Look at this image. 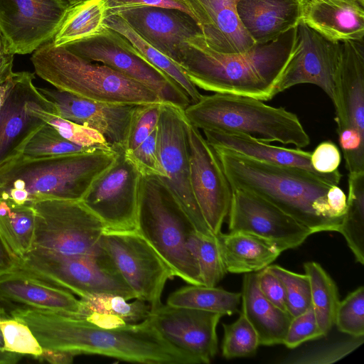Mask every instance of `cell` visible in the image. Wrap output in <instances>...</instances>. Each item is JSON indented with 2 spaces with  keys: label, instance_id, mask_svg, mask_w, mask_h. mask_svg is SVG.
Listing matches in <instances>:
<instances>
[{
  "label": "cell",
  "instance_id": "obj_22",
  "mask_svg": "<svg viewBox=\"0 0 364 364\" xmlns=\"http://www.w3.org/2000/svg\"><path fill=\"white\" fill-rule=\"evenodd\" d=\"M337 134L364 136V40L341 42L333 102Z\"/></svg>",
  "mask_w": 364,
  "mask_h": 364
},
{
  "label": "cell",
  "instance_id": "obj_35",
  "mask_svg": "<svg viewBox=\"0 0 364 364\" xmlns=\"http://www.w3.org/2000/svg\"><path fill=\"white\" fill-rule=\"evenodd\" d=\"M304 269L310 282L311 306L317 323L326 336L334 325L340 302L338 287L320 264L306 262Z\"/></svg>",
  "mask_w": 364,
  "mask_h": 364
},
{
  "label": "cell",
  "instance_id": "obj_45",
  "mask_svg": "<svg viewBox=\"0 0 364 364\" xmlns=\"http://www.w3.org/2000/svg\"><path fill=\"white\" fill-rule=\"evenodd\" d=\"M125 154L134 163L142 176H158L161 178L166 176L159 158L157 128L139 147L132 152L127 153L125 151Z\"/></svg>",
  "mask_w": 364,
  "mask_h": 364
},
{
  "label": "cell",
  "instance_id": "obj_17",
  "mask_svg": "<svg viewBox=\"0 0 364 364\" xmlns=\"http://www.w3.org/2000/svg\"><path fill=\"white\" fill-rule=\"evenodd\" d=\"M230 232H244L276 244L282 252L301 245L313 232L277 206L252 192L232 188Z\"/></svg>",
  "mask_w": 364,
  "mask_h": 364
},
{
  "label": "cell",
  "instance_id": "obj_6",
  "mask_svg": "<svg viewBox=\"0 0 364 364\" xmlns=\"http://www.w3.org/2000/svg\"><path fill=\"white\" fill-rule=\"evenodd\" d=\"M183 114L190 124L203 131L237 132L299 149L310 144L296 114L252 97L225 93L202 95L187 106Z\"/></svg>",
  "mask_w": 364,
  "mask_h": 364
},
{
  "label": "cell",
  "instance_id": "obj_56",
  "mask_svg": "<svg viewBox=\"0 0 364 364\" xmlns=\"http://www.w3.org/2000/svg\"><path fill=\"white\" fill-rule=\"evenodd\" d=\"M13 73L9 78L6 79L0 77V109L5 100L7 92L11 86Z\"/></svg>",
  "mask_w": 364,
  "mask_h": 364
},
{
  "label": "cell",
  "instance_id": "obj_19",
  "mask_svg": "<svg viewBox=\"0 0 364 364\" xmlns=\"http://www.w3.org/2000/svg\"><path fill=\"white\" fill-rule=\"evenodd\" d=\"M218 313L161 304L151 309L148 319L177 348L209 363L218 352Z\"/></svg>",
  "mask_w": 364,
  "mask_h": 364
},
{
  "label": "cell",
  "instance_id": "obj_3",
  "mask_svg": "<svg viewBox=\"0 0 364 364\" xmlns=\"http://www.w3.org/2000/svg\"><path fill=\"white\" fill-rule=\"evenodd\" d=\"M232 188L242 189L271 202L312 232L338 231L342 219L330 215L329 180L306 170L260 161L234 151L213 146Z\"/></svg>",
  "mask_w": 364,
  "mask_h": 364
},
{
  "label": "cell",
  "instance_id": "obj_48",
  "mask_svg": "<svg viewBox=\"0 0 364 364\" xmlns=\"http://www.w3.org/2000/svg\"><path fill=\"white\" fill-rule=\"evenodd\" d=\"M311 164L320 173H332L338 171L341 162V155L337 145L328 140L320 143L311 154Z\"/></svg>",
  "mask_w": 364,
  "mask_h": 364
},
{
  "label": "cell",
  "instance_id": "obj_26",
  "mask_svg": "<svg viewBox=\"0 0 364 364\" xmlns=\"http://www.w3.org/2000/svg\"><path fill=\"white\" fill-rule=\"evenodd\" d=\"M203 133L212 146L223 147L266 163L302 168L329 180L334 185H338L342 177L338 171L326 174L316 171L311 164V151L270 145L237 132L205 130Z\"/></svg>",
  "mask_w": 364,
  "mask_h": 364
},
{
  "label": "cell",
  "instance_id": "obj_25",
  "mask_svg": "<svg viewBox=\"0 0 364 364\" xmlns=\"http://www.w3.org/2000/svg\"><path fill=\"white\" fill-rule=\"evenodd\" d=\"M301 21L333 42L364 37V0H306Z\"/></svg>",
  "mask_w": 364,
  "mask_h": 364
},
{
  "label": "cell",
  "instance_id": "obj_37",
  "mask_svg": "<svg viewBox=\"0 0 364 364\" xmlns=\"http://www.w3.org/2000/svg\"><path fill=\"white\" fill-rule=\"evenodd\" d=\"M187 246L197 262L203 285L216 287L227 273L216 236L195 231L189 237Z\"/></svg>",
  "mask_w": 364,
  "mask_h": 364
},
{
  "label": "cell",
  "instance_id": "obj_46",
  "mask_svg": "<svg viewBox=\"0 0 364 364\" xmlns=\"http://www.w3.org/2000/svg\"><path fill=\"white\" fill-rule=\"evenodd\" d=\"M324 336L311 306L304 313L293 317L283 343L288 348H295L304 342Z\"/></svg>",
  "mask_w": 364,
  "mask_h": 364
},
{
  "label": "cell",
  "instance_id": "obj_60",
  "mask_svg": "<svg viewBox=\"0 0 364 364\" xmlns=\"http://www.w3.org/2000/svg\"><path fill=\"white\" fill-rule=\"evenodd\" d=\"M67 2H68L70 5L75 4L76 3H78L82 0H65Z\"/></svg>",
  "mask_w": 364,
  "mask_h": 364
},
{
  "label": "cell",
  "instance_id": "obj_28",
  "mask_svg": "<svg viewBox=\"0 0 364 364\" xmlns=\"http://www.w3.org/2000/svg\"><path fill=\"white\" fill-rule=\"evenodd\" d=\"M241 302V312L257 332L259 345L283 343L292 316L263 296L256 272L246 273L243 277Z\"/></svg>",
  "mask_w": 364,
  "mask_h": 364
},
{
  "label": "cell",
  "instance_id": "obj_24",
  "mask_svg": "<svg viewBox=\"0 0 364 364\" xmlns=\"http://www.w3.org/2000/svg\"><path fill=\"white\" fill-rule=\"evenodd\" d=\"M306 0H238L236 11L255 43L274 41L301 21Z\"/></svg>",
  "mask_w": 364,
  "mask_h": 364
},
{
  "label": "cell",
  "instance_id": "obj_43",
  "mask_svg": "<svg viewBox=\"0 0 364 364\" xmlns=\"http://www.w3.org/2000/svg\"><path fill=\"white\" fill-rule=\"evenodd\" d=\"M4 341V350L21 355H30L38 359L43 348L30 328L14 318L0 321Z\"/></svg>",
  "mask_w": 364,
  "mask_h": 364
},
{
  "label": "cell",
  "instance_id": "obj_57",
  "mask_svg": "<svg viewBox=\"0 0 364 364\" xmlns=\"http://www.w3.org/2000/svg\"><path fill=\"white\" fill-rule=\"evenodd\" d=\"M18 306H17L15 303L9 301L0 294V308H4L11 312V311Z\"/></svg>",
  "mask_w": 364,
  "mask_h": 364
},
{
  "label": "cell",
  "instance_id": "obj_55",
  "mask_svg": "<svg viewBox=\"0 0 364 364\" xmlns=\"http://www.w3.org/2000/svg\"><path fill=\"white\" fill-rule=\"evenodd\" d=\"M23 355L7 350H0V364H13L17 363Z\"/></svg>",
  "mask_w": 364,
  "mask_h": 364
},
{
  "label": "cell",
  "instance_id": "obj_33",
  "mask_svg": "<svg viewBox=\"0 0 364 364\" xmlns=\"http://www.w3.org/2000/svg\"><path fill=\"white\" fill-rule=\"evenodd\" d=\"M241 293L231 292L216 287L189 284L172 292L166 304L173 306L197 309L222 316L238 311Z\"/></svg>",
  "mask_w": 364,
  "mask_h": 364
},
{
  "label": "cell",
  "instance_id": "obj_5",
  "mask_svg": "<svg viewBox=\"0 0 364 364\" xmlns=\"http://www.w3.org/2000/svg\"><path fill=\"white\" fill-rule=\"evenodd\" d=\"M36 73L57 90L100 102L146 105L163 102L149 87L97 62L81 58L52 41L31 58Z\"/></svg>",
  "mask_w": 364,
  "mask_h": 364
},
{
  "label": "cell",
  "instance_id": "obj_32",
  "mask_svg": "<svg viewBox=\"0 0 364 364\" xmlns=\"http://www.w3.org/2000/svg\"><path fill=\"white\" fill-rule=\"evenodd\" d=\"M35 222L32 205L0 198V233L20 261L33 249Z\"/></svg>",
  "mask_w": 364,
  "mask_h": 364
},
{
  "label": "cell",
  "instance_id": "obj_10",
  "mask_svg": "<svg viewBox=\"0 0 364 364\" xmlns=\"http://www.w3.org/2000/svg\"><path fill=\"white\" fill-rule=\"evenodd\" d=\"M63 46L81 58L104 64L149 87L163 102L183 109L191 103L173 80L145 60L126 38L105 25L97 34Z\"/></svg>",
  "mask_w": 364,
  "mask_h": 364
},
{
  "label": "cell",
  "instance_id": "obj_61",
  "mask_svg": "<svg viewBox=\"0 0 364 364\" xmlns=\"http://www.w3.org/2000/svg\"><path fill=\"white\" fill-rule=\"evenodd\" d=\"M233 1H236V2H237L238 0H233Z\"/></svg>",
  "mask_w": 364,
  "mask_h": 364
},
{
  "label": "cell",
  "instance_id": "obj_13",
  "mask_svg": "<svg viewBox=\"0 0 364 364\" xmlns=\"http://www.w3.org/2000/svg\"><path fill=\"white\" fill-rule=\"evenodd\" d=\"M112 148L116 151L114 162L95 178L82 202L107 230H134L142 176L124 147Z\"/></svg>",
  "mask_w": 364,
  "mask_h": 364
},
{
  "label": "cell",
  "instance_id": "obj_2",
  "mask_svg": "<svg viewBox=\"0 0 364 364\" xmlns=\"http://www.w3.org/2000/svg\"><path fill=\"white\" fill-rule=\"evenodd\" d=\"M296 31L297 27L237 53L213 50L203 36H195L184 43L176 64L194 85L205 91L269 100L294 55Z\"/></svg>",
  "mask_w": 364,
  "mask_h": 364
},
{
  "label": "cell",
  "instance_id": "obj_42",
  "mask_svg": "<svg viewBox=\"0 0 364 364\" xmlns=\"http://www.w3.org/2000/svg\"><path fill=\"white\" fill-rule=\"evenodd\" d=\"M334 324L353 338L364 337V287L350 292L337 307Z\"/></svg>",
  "mask_w": 364,
  "mask_h": 364
},
{
  "label": "cell",
  "instance_id": "obj_54",
  "mask_svg": "<svg viewBox=\"0 0 364 364\" xmlns=\"http://www.w3.org/2000/svg\"><path fill=\"white\" fill-rule=\"evenodd\" d=\"M14 55L9 52L0 36V77L8 78L14 73L12 70Z\"/></svg>",
  "mask_w": 364,
  "mask_h": 364
},
{
  "label": "cell",
  "instance_id": "obj_27",
  "mask_svg": "<svg viewBox=\"0 0 364 364\" xmlns=\"http://www.w3.org/2000/svg\"><path fill=\"white\" fill-rule=\"evenodd\" d=\"M0 294L21 306L81 316L80 301L70 291L18 271L0 277Z\"/></svg>",
  "mask_w": 364,
  "mask_h": 364
},
{
  "label": "cell",
  "instance_id": "obj_16",
  "mask_svg": "<svg viewBox=\"0 0 364 364\" xmlns=\"http://www.w3.org/2000/svg\"><path fill=\"white\" fill-rule=\"evenodd\" d=\"M186 131L192 191L205 221L216 235L228 216L232 188L215 151L200 129L188 122Z\"/></svg>",
  "mask_w": 364,
  "mask_h": 364
},
{
  "label": "cell",
  "instance_id": "obj_30",
  "mask_svg": "<svg viewBox=\"0 0 364 364\" xmlns=\"http://www.w3.org/2000/svg\"><path fill=\"white\" fill-rule=\"evenodd\" d=\"M105 25L126 38L145 60L173 80L186 92L191 103L202 97L197 87L178 64L141 38L121 16L107 15Z\"/></svg>",
  "mask_w": 364,
  "mask_h": 364
},
{
  "label": "cell",
  "instance_id": "obj_58",
  "mask_svg": "<svg viewBox=\"0 0 364 364\" xmlns=\"http://www.w3.org/2000/svg\"><path fill=\"white\" fill-rule=\"evenodd\" d=\"M13 318L11 312L4 308H0V321Z\"/></svg>",
  "mask_w": 364,
  "mask_h": 364
},
{
  "label": "cell",
  "instance_id": "obj_51",
  "mask_svg": "<svg viewBox=\"0 0 364 364\" xmlns=\"http://www.w3.org/2000/svg\"><path fill=\"white\" fill-rule=\"evenodd\" d=\"M326 200L332 218L342 219L347 208V198L338 185H332L327 191Z\"/></svg>",
  "mask_w": 364,
  "mask_h": 364
},
{
  "label": "cell",
  "instance_id": "obj_59",
  "mask_svg": "<svg viewBox=\"0 0 364 364\" xmlns=\"http://www.w3.org/2000/svg\"><path fill=\"white\" fill-rule=\"evenodd\" d=\"M0 350H4V337H3V334H2V332L1 331V328H0Z\"/></svg>",
  "mask_w": 364,
  "mask_h": 364
},
{
  "label": "cell",
  "instance_id": "obj_21",
  "mask_svg": "<svg viewBox=\"0 0 364 364\" xmlns=\"http://www.w3.org/2000/svg\"><path fill=\"white\" fill-rule=\"evenodd\" d=\"M39 90L54 103L58 116L94 129L105 137L111 146L124 149L137 105L100 102L57 89Z\"/></svg>",
  "mask_w": 364,
  "mask_h": 364
},
{
  "label": "cell",
  "instance_id": "obj_11",
  "mask_svg": "<svg viewBox=\"0 0 364 364\" xmlns=\"http://www.w3.org/2000/svg\"><path fill=\"white\" fill-rule=\"evenodd\" d=\"M101 247L136 299L149 304L151 309L162 304L166 283L176 276L136 230H105Z\"/></svg>",
  "mask_w": 364,
  "mask_h": 364
},
{
  "label": "cell",
  "instance_id": "obj_53",
  "mask_svg": "<svg viewBox=\"0 0 364 364\" xmlns=\"http://www.w3.org/2000/svg\"><path fill=\"white\" fill-rule=\"evenodd\" d=\"M75 355L69 351L43 348L42 353L38 359L52 364H70L73 363Z\"/></svg>",
  "mask_w": 364,
  "mask_h": 364
},
{
  "label": "cell",
  "instance_id": "obj_31",
  "mask_svg": "<svg viewBox=\"0 0 364 364\" xmlns=\"http://www.w3.org/2000/svg\"><path fill=\"white\" fill-rule=\"evenodd\" d=\"M106 0H82L70 5L52 42L56 46L92 36L105 27Z\"/></svg>",
  "mask_w": 364,
  "mask_h": 364
},
{
  "label": "cell",
  "instance_id": "obj_52",
  "mask_svg": "<svg viewBox=\"0 0 364 364\" xmlns=\"http://www.w3.org/2000/svg\"><path fill=\"white\" fill-rule=\"evenodd\" d=\"M20 262L0 233V277L16 270Z\"/></svg>",
  "mask_w": 364,
  "mask_h": 364
},
{
  "label": "cell",
  "instance_id": "obj_1",
  "mask_svg": "<svg viewBox=\"0 0 364 364\" xmlns=\"http://www.w3.org/2000/svg\"><path fill=\"white\" fill-rule=\"evenodd\" d=\"M11 314L30 328L43 348L134 363L200 364L195 356L168 341L148 318L105 328L84 317L23 306Z\"/></svg>",
  "mask_w": 364,
  "mask_h": 364
},
{
  "label": "cell",
  "instance_id": "obj_9",
  "mask_svg": "<svg viewBox=\"0 0 364 364\" xmlns=\"http://www.w3.org/2000/svg\"><path fill=\"white\" fill-rule=\"evenodd\" d=\"M36 214L33 249L68 255L105 254L102 221L82 202L48 199L32 204Z\"/></svg>",
  "mask_w": 364,
  "mask_h": 364
},
{
  "label": "cell",
  "instance_id": "obj_44",
  "mask_svg": "<svg viewBox=\"0 0 364 364\" xmlns=\"http://www.w3.org/2000/svg\"><path fill=\"white\" fill-rule=\"evenodd\" d=\"M163 102L139 105L132 116L124 150L132 152L157 128Z\"/></svg>",
  "mask_w": 364,
  "mask_h": 364
},
{
  "label": "cell",
  "instance_id": "obj_29",
  "mask_svg": "<svg viewBox=\"0 0 364 364\" xmlns=\"http://www.w3.org/2000/svg\"><path fill=\"white\" fill-rule=\"evenodd\" d=\"M226 272H256L269 266L282 252L274 242L244 232L215 235Z\"/></svg>",
  "mask_w": 364,
  "mask_h": 364
},
{
  "label": "cell",
  "instance_id": "obj_41",
  "mask_svg": "<svg viewBox=\"0 0 364 364\" xmlns=\"http://www.w3.org/2000/svg\"><path fill=\"white\" fill-rule=\"evenodd\" d=\"M42 115L46 123L52 125L63 137L76 145L91 149H112L105 137L94 129L62 118L53 111L46 110Z\"/></svg>",
  "mask_w": 364,
  "mask_h": 364
},
{
  "label": "cell",
  "instance_id": "obj_38",
  "mask_svg": "<svg viewBox=\"0 0 364 364\" xmlns=\"http://www.w3.org/2000/svg\"><path fill=\"white\" fill-rule=\"evenodd\" d=\"M223 328L222 355L224 358L232 359L255 354L259 346L258 335L242 312L235 322L224 323Z\"/></svg>",
  "mask_w": 364,
  "mask_h": 364
},
{
  "label": "cell",
  "instance_id": "obj_39",
  "mask_svg": "<svg viewBox=\"0 0 364 364\" xmlns=\"http://www.w3.org/2000/svg\"><path fill=\"white\" fill-rule=\"evenodd\" d=\"M93 150L95 149L84 148L70 142L52 125L46 123L33 135L22 155L30 157L55 156Z\"/></svg>",
  "mask_w": 364,
  "mask_h": 364
},
{
  "label": "cell",
  "instance_id": "obj_40",
  "mask_svg": "<svg viewBox=\"0 0 364 364\" xmlns=\"http://www.w3.org/2000/svg\"><path fill=\"white\" fill-rule=\"evenodd\" d=\"M267 267L284 284L287 311L292 318L306 311L311 306L309 277L306 274L296 273L277 264H269Z\"/></svg>",
  "mask_w": 364,
  "mask_h": 364
},
{
  "label": "cell",
  "instance_id": "obj_15",
  "mask_svg": "<svg viewBox=\"0 0 364 364\" xmlns=\"http://www.w3.org/2000/svg\"><path fill=\"white\" fill-rule=\"evenodd\" d=\"M70 6L65 0H0V36L9 52L32 53L52 41Z\"/></svg>",
  "mask_w": 364,
  "mask_h": 364
},
{
  "label": "cell",
  "instance_id": "obj_47",
  "mask_svg": "<svg viewBox=\"0 0 364 364\" xmlns=\"http://www.w3.org/2000/svg\"><path fill=\"white\" fill-rule=\"evenodd\" d=\"M346 342L323 349L318 352L306 354L290 361L292 363H332L355 350L363 342V337L354 338Z\"/></svg>",
  "mask_w": 364,
  "mask_h": 364
},
{
  "label": "cell",
  "instance_id": "obj_4",
  "mask_svg": "<svg viewBox=\"0 0 364 364\" xmlns=\"http://www.w3.org/2000/svg\"><path fill=\"white\" fill-rule=\"evenodd\" d=\"M115 157L113 149L44 157L21 154L0 166V198L20 205L48 199L82 200Z\"/></svg>",
  "mask_w": 364,
  "mask_h": 364
},
{
  "label": "cell",
  "instance_id": "obj_20",
  "mask_svg": "<svg viewBox=\"0 0 364 364\" xmlns=\"http://www.w3.org/2000/svg\"><path fill=\"white\" fill-rule=\"evenodd\" d=\"M114 14L121 16L141 38L176 63L184 43L202 36L193 16L177 9L144 6Z\"/></svg>",
  "mask_w": 364,
  "mask_h": 364
},
{
  "label": "cell",
  "instance_id": "obj_49",
  "mask_svg": "<svg viewBox=\"0 0 364 364\" xmlns=\"http://www.w3.org/2000/svg\"><path fill=\"white\" fill-rule=\"evenodd\" d=\"M257 274L258 287L263 296L279 309L288 312L286 291L282 281L267 267Z\"/></svg>",
  "mask_w": 364,
  "mask_h": 364
},
{
  "label": "cell",
  "instance_id": "obj_50",
  "mask_svg": "<svg viewBox=\"0 0 364 364\" xmlns=\"http://www.w3.org/2000/svg\"><path fill=\"white\" fill-rule=\"evenodd\" d=\"M106 6L107 15L114 14L121 11L134 8L157 6L177 9L193 16L183 0H106Z\"/></svg>",
  "mask_w": 364,
  "mask_h": 364
},
{
  "label": "cell",
  "instance_id": "obj_34",
  "mask_svg": "<svg viewBox=\"0 0 364 364\" xmlns=\"http://www.w3.org/2000/svg\"><path fill=\"white\" fill-rule=\"evenodd\" d=\"M347 208L338 232L356 261L364 264V172L348 173Z\"/></svg>",
  "mask_w": 364,
  "mask_h": 364
},
{
  "label": "cell",
  "instance_id": "obj_12",
  "mask_svg": "<svg viewBox=\"0 0 364 364\" xmlns=\"http://www.w3.org/2000/svg\"><path fill=\"white\" fill-rule=\"evenodd\" d=\"M187 122L183 109L163 102L157 127V146L166 176L159 178L187 214L196 231L213 236L191 186Z\"/></svg>",
  "mask_w": 364,
  "mask_h": 364
},
{
  "label": "cell",
  "instance_id": "obj_36",
  "mask_svg": "<svg viewBox=\"0 0 364 364\" xmlns=\"http://www.w3.org/2000/svg\"><path fill=\"white\" fill-rule=\"evenodd\" d=\"M81 316L91 313L106 314L122 319L126 323H136L146 320L151 307L146 302L136 299L128 302L124 297L109 294H96L80 297Z\"/></svg>",
  "mask_w": 364,
  "mask_h": 364
},
{
  "label": "cell",
  "instance_id": "obj_14",
  "mask_svg": "<svg viewBox=\"0 0 364 364\" xmlns=\"http://www.w3.org/2000/svg\"><path fill=\"white\" fill-rule=\"evenodd\" d=\"M28 71L13 73L11 86L0 109V166L18 157L33 136L46 122V110H58L33 81Z\"/></svg>",
  "mask_w": 364,
  "mask_h": 364
},
{
  "label": "cell",
  "instance_id": "obj_18",
  "mask_svg": "<svg viewBox=\"0 0 364 364\" xmlns=\"http://www.w3.org/2000/svg\"><path fill=\"white\" fill-rule=\"evenodd\" d=\"M340 53L341 42L326 38L301 21L294 55L275 87L274 96L294 85L309 83L318 86L333 102Z\"/></svg>",
  "mask_w": 364,
  "mask_h": 364
},
{
  "label": "cell",
  "instance_id": "obj_23",
  "mask_svg": "<svg viewBox=\"0 0 364 364\" xmlns=\"http://www.w3.org/2000/svg\"><path fill=\"white\" fill-rule=\"evenodd\" d=\"M206 44L225 53H242L255 43L242 26L233 0H183Z\"/></svg>",
  "mask_w": 364,
  "mask_h": 364
},
{
  "label": "cell",
  "instance_id": "obj_7",
  "mask_svg": "<svg viewBox=\"0 0 364 364\" xmlns=\"http://www.w3.org/2000/svg\"><path fill=\"white\" fill-rule=\"evenodd\" d=\"M163 260L188 284L203 285L187 243L196 231L182 207L158 176H142L136 229Z\"/></svg>",
  "mask_w": 364,
  "mask_h": 364
},
{
  "label": "cell",
  "instance_id": "obj_8",
  "mask_svg": "<svg viewBox=\"0 0 364 364\" xmlns=\"http://www.w3.org/2000/svg\"><path fill=\"white\" fill-rule=\"evenodd\" d=\"M15 271L80 297L109 294L127 300L136 299L105 253L100 256L68 255L32 249Z\"/></svg>",
  "mask_w": 364,
  "mask_h": 364
}]
</instances>
